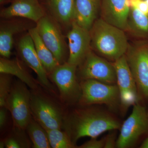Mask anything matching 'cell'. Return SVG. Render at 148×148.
Wrapping results in <instances>:
<instances>
[{"instance_id": "6da1fadb", "label": "cell", "mask_w": 148, "mask_h": 148, "mask_svg": "<svg viewBox=\"0 0 148 148\" xmlns=\"http://www.w3.org/2000/svg\"><path fill=\"white\" fill-rule=\"evenodd\" d=\"M121 124L112 114L93 108L75 110L64 117V131L72 142L83 137L96 138L109 130L120 129Z\"/></svg>"}, {"instance_id": "7a4b0ae2", "label": "cell", "mask_w": 148, "mask_h": 148, "mask_svg": "<svg viewBox=\"0 0 148 148\" xmlns=\"http://www.w3.org/2000/svg\"><path fill=\"white\" fill-rule=\"evenodd\" d=\"M90 32L91 47L105 58L114 62L126 53L129 45L123 30L101 18L95 20Z\"/></svg>"}, {"instance_id": "3957f363", "label": "cell", "mask_w": 148, "mask_h": 148, "mask_svg": "<svg viewBox=\"0 0 148 148\" xmlns=\"http://www.w3.org/2000/svg\"><path fill=\"white\" fill-rule=\"evenodd\" d=\"M81 95L79 101L83 106L105 104L114 110L120 105L119 90L116 84H110L94 79L83 80Z\"/></svg>"}, {"instance_id": "277c9868", "label": "cell", "mask_w": 148, "mask_h": 148, "mask_svg": "<svg viewBox=\"0 0 148 148\" xmlns=\"http://www.w3.org/2000/svg\"><path fill=\"white\" fill-rule=\"evenodd\" d=\"M140 98H148V40L129 45L125 54Z\"/></svg>"}, {"instance_id": "5b68a950", "label": "cell", "mask_w": 148, "mask_h": 148, "mask_svg": "<svg viewBox=\"0 0 148 148\" xmlns=\"http://www.w3.org/2000/svg\"><path fill=\"white\" fill-rule=\"evenodd\" d=\"M32 93L22 82L12 85L6 102L5 108L10 112L16 127L26 129L32 117L31 100Z\"/></svg>"}, {"instance_id": "8992f818", "label": "cell", "mask_w": 148, "mask_h": 148, "mask_svg": "<svg viewBox=\"0 0 148 148\" xmlns=\"http://www.w3.org/2000/svg\"><path fill=\"white\" fill-rule=\"evenodd\" d=\"M148 131L147 112L144 106L137 103L133 106L131 114L121 124L116 147H131Z\"/></svg>"}, {"instance_id": "52a82bcc", "label": "cell", "mask_w": 148, "mask_h": 148, "mask_svg": "<svg viewBox=\"0 0 148 148\" xmlns=\"http://www.w3.org/2000/svg\"><path fill=\"white\" fill-rule=\"evenodd\" d=\"M77 67L66 62L58 65L49 75L58 87L61 99L68 104L79 101L81 95L80 84L77 79Z\"/></svg>"}, {"instance_id": "ba28073f", "label": "cell", "mask_w": 148, "mask_h": 148, "mask_svg": "<svg viewBox=\"0 0 148 148\" xmlns=\"http://www.w3.org/2000/svg\"><path fill=\"white\" fill-rule=\"evenodd\" d=\"M57 22L52 16L45 15L37 22L36 27L42 41L61 64L67 62V47Z\"/></svg>"}, {"instance_id": "9c48e42d", "label": "cell", "mask_w": 148, "mask_h": 148, "mask_svg": "<svg viewBox=\"0 0 148 148\" xmlns=\"http://www.w3.org/2000/svg\"><path fill=\"white\" fill-rule=\"evenodd\" d=\"M116 75V85L119 90L120 106L123 112L129 107L138 103L140 96L137 85L129 66L125 55L113 63Z\"/></svg>"}, {"instance_id": "30bf717a", "label": "cell", "mask_w": 148, "mask_h": 148, "mask_svg": "<svg viewBox=\"0 0 148 148\" xmlns=\"http://www.w3.org/2000/svg\"><path fill=\"white\" fill-rule=\"evenodd\" d=\"M31 112L33 118L45 130L61 129L64 117L60 109L54 102L40 94H32Z\"/></svg>"}, {"instance_id": "8fae6325", "label": "cell", "mask_w": 148, "mask_h": 148, "mask_svg": "<svg viewBox=\"0 0 148 148\" xmlns=\"http://www.w3.org/2000/svg\"><path fill=\"white\" fill-rule=\"evenodd\" d=\"M78 66L79 75L83 80L94 79L108 84H116V73L113 64L91 50Z\"/></svg>"}, {"instance_id": "7c38bea8", "label": "cell", "mask_w": 148, "mask_h": 148, "mask_svg": "<svg viewBox=\"0 0 148 148\" xmlns=\"http://www.w3.org/2000/svg\"><path fill=\"white\" fill-rule=\"evenodd\" d=\"M67 34L69 56L67 62L78 66L91 50L90 31L84 29L75 21Z\"/></svg>"}, {"instance_id": "4fadbf2b", "label": "cell", "mask_w": 148, "mask_h": 148, "mask_svg": "<svg viewBox=\"0 0 148 148\" xmlns=\"http://www.w3.org/2000/svg\"><path fill=\"white\" fill-rule=\"evenodd\" d=\"M17 47L21 59L36 73L40 84L47 89H53L48 78L47 73L38 57L33 40L29 33L20 39Z\"/></svg>"}, {"instance_id": "5bb4252c", "label": "cell", "mask_w": 148, "mask_h": 148, "mask_svg": "<svg viewBox=\"0 0 148 148\" xmlns=\"http://www.w3.org/2000/svg\"><path fill=\"white\" fill-rule=\"evenodd\" d=\"M130 8V0H103L101 18L109 24L127 31Z\"/></svg>"}, {"instance_id": "9a60e30c", "label": "cell", "mask_w": 148, "mask_h": 148, "mask_svg": "<svg viewBox=\"0 0 148 148\" xmlns=\"http://www.w3.org/2000/svg\"><path fill=\"white\" fill-rule=\"evenodd\" d=\"M0 15L5 19L21 17L36 23L46 14L38 0H12L10 5L1 10Z\"/></svg>"}, {"instance_id": "2e32d148", "label": "cell", "mask_w": 148, "mask_h": 148, "mask_svg": "<svg viewBox=\"0 0 148 148\" xmlns=\"http://www.w3.org/2000/svg\"><path fill=\"white\" fill-rule=\"evenodd\" d=\"M24 21L10 20L2 21L0 26V54L2 57L9 58L12 54L14 37L16 34L29 30Z\"/></svg>"}, {"instance_id": "e0dca14e", "label": "cell", "mask_w": 148, "mask_h": 148, "mask_svg": "<svg viewBox=\"0 0 148 148\" xmlns=\"http://www.w3.org/2000/svg\"><path fill=\"white\" fill-rule=\"evenodd\" d=\"M101 0H75L74 21L90 31L97 19Z\"/></svg>"}, {"instance_id": "ac0fdd59", "label": "cell", "mask_w": 148, "mask_h": 148, "mask_svg": "<svg viewBox=\"0 0 148 148\" xmlns=\"http://www.w3.org/2000/svg\"><path fill=\"white\" fill-rule=\"evenodd\" d=\"M0 73L17 77L20 81L32 89H36L38 88L36 81L29 73L24 64L18 59L10 60L8 58L1 57Z\"/></svg>"}, {"instance_id": "d6986e66", "label": "cell", "mask_w": 148, "mask_h": 148, "mask_svg": "<svg viewBox=\"0 0 148 148\" xmlns=\"http://www.w3.org/2000/svg\"><path fill=\"white\" fill-rule=\"evenodd\" d=\"M51 16L57 23L72 24L75 16V0H47Z\"/></svg>"}, {"instance_id": "ffe728a7", "label": "cell", "mask_w": 148, "mask_h": 148, "mask_svg": "<svg viewBox=\"0 0 148 148\" xmlns=\"http://www.w3.org/2000/svg\"><path fill=\"white\" fill-rule=\"evenodd\" d=\"M28 33L33 40L35 49L41 63L48 74L50 75L59 64L53 53L42 41L36 27L31 28Z\"/></svg>"}, {"instance_id": "44dd1931", "label": "cell", "mask_w": 148, "mask_h": 148, "mask_svg": "<svg viewBox=\"0 0 148 148\" xmlns=\"http://www.w3.org/2000/svg\"><path fill=\"white\" fill-rule=\"evenodd\" d=\"M127 31L143 39L148 38V15L138 8H130Z\"/></svg>"}, {"instance_id": "7402d4cb", "label": "cell", "mask_w": 148, "mask_h": 148, "mask_svg": "<svg viewBox=\"0 0 148 148\" xmlns=\"http://www.w3.org/2000/svg\"><path fill=\"white\" fill-rule=\"evenodd\" d=\"M27 132L35 148L51 147L49 141L47 130L35 120L31 119L26 127Z\"/></svg>"}, {"instance_id": "603a6c76", "label": "cell", "mask_w": 148, "mask_h": 148, "mask_svg": "<svg viewBox=\"0 0 148 148\" xmlns=\"http://www.w3.org/2000/svg\"><path fill=\"white\" fill-rule=\"evenodd\" d=\"M47 132L51 148L77 147L65 131H61V129H54L47 130Z\"/></svg>"}, {"instance_id": "cb8c5ba5", "label": "cell", "mask_w": 148, "mask_h": 148, "mask_svg": "<svg viewBox=\"0 0 148 148\" xmlns=\"http://www.w3.org/2000/svg\"><path fill=\"white\" fill-rule=\"evenodd\" d=\"M13 134L4 140L5 147L7 148H29L30 143L23 133L24 130L17 128Z\"/></svg>"}, {"instance_id": "d4e9b609", "label": "cell", "mask_w": 148, "mask_h": 148, "mask_svg": "<svg viewBox=\"0 0 148 148\" xmlns=\"http://www.w3.org/2000/svg\"><path fill=\"white\" fill-rule=\"evenodd\" d=\"M11 75L1 73L0 75V107H5L7 99L11 90Z\"/></svg>"}, {"instance_id": "484cf974", "label": "cell", "mask_w": 148, "mask_h": 148, "mask_svg": "<svg viewBox=\"0 0 148 148\" xmlns=\"http://www.w3.org/2000/svg\"><path fill=\"white\" fill-rule=\"evenodd\" d=\"M105 145V138L97 140L96 138H91V140L78 147L80 148H102Z\"/></svg>"}, {"instance_id": "4316f807", "label": "cell", "mask_w": 148, "mask_h": 148, "mask_svg": "<svg viewBox=\"0 0 148 148\" xmlns=\"http://www.w3.org/2000/svg\"><path fill=\"white\" fill-rule=\"evenodd\" d=\"M115 133H111L105 138L104 148H113L116 146V137Z\"/></svg>"}, {"instance_id": "83f0119b", "label": "cell", "mask_w": 148, "mask_h": 148, "mask_svg": "<svg viewBox=\"0 0 148 148\" xmlns=\"http://www.w3.org/2000/svg\"><path fill=\"white\" fill-rule=\"evenodd\" d=\"M8 109L5 107H1L0 109V127L2 129L6 123Z\"/></svg>"}, {"instance_id": "f1b7e54d", "label": "cell", "mask_w": 148, "mask_h": 148, "mask_svg": "<svg viewBox=\"0 0 148 148\" xmlns=\"http://www.w3.org/2000/svg\"><path fill=\"white\" fill-rule=\"evenodd\" d=\"M142 0H130V8H138L139 3Z\"/></svg>"}, {"instance_id": "f546056e", "label": "cell", "mask_w": 148, "mask_h": 148, "mask_svg": "<svg viewBox=\"0 0 148 148\" xmlns=\"http://www.w3.org/2000/svg\"><path fill=\"white\" fill-rule=\"evenodd\" d=\"M141 148H148V137L144 140V142L140 146Z\"/></svg>"}, {"instance_id": "4dcf8cb0", "label": "cell", "mask_w": 148, "mask_h": 148, "mask_svg": "<svg viewBox=\"0 0 148 148\" xmlns=\"http://www.w3.org/2000/svg\"><path fill=\"white\" fill-rule=\"evenodd\" d=\"M5 147V144L4 141H1L0 143V148H4Z\"/></svg>"}, {"instance_id": "1f68e13d", "label": "cell", "mask_w": 148, "mask_h": 148, "mask_svg": "<svg viewBox=\"0 0 148 148\" xmlns=\"http://www.w3.org/2000/svg\"><path fill=\"white\" fill-rule=\"evenodd\" d=\"M8 1V0H0V3H1V4H3L6 2L7 1Z\"/></svg>"}, {"instance_id": "d6a6232c", "label": "cell", "mask_w": 148, "mask_h": 148, "mask_svg": "<svg viewBox=\"0 0 148 148\" xmlns=\"http://www.w3.org/2000/svg\"><path fill=\"white\" fill-rule=\"evenodd\" d=\"M145 1L146 3H147L148 6V0H145Z\"/></svg>"}, {"instance_id": "836d02e7", "label": "cell", "mask_w": 148, "mask_h": 148, "mask_svg": "<svg viewBox=\"0 0 148 148\" xmlns=\"http://www.w3.org/2000/svg\"><path fill=\"white\" fill-rule=\"evenodd\" d=\"M147 114H148V111L147 112Z\"/></svg>"}]
</instances>
